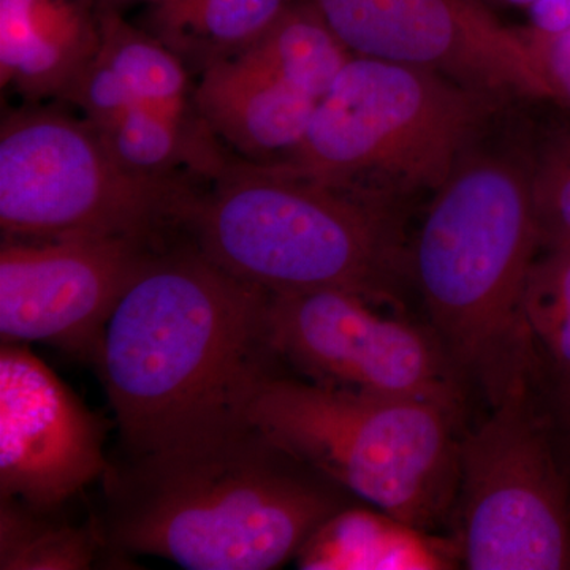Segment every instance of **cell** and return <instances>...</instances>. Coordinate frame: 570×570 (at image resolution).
I'll return each instance as SVG.
<instances>
[{
    "instance_id": "obj_1",
    "label": "cell",
    "mask_w": 570,
    "mask_h": 570,
    "mask_svg": "<svg viewBox=\"0 0 570 570\" xmlns=\"http://www.w3.org/2000/svg\"><path fill=\"white\" fill-rule=\"evenodd\" d=\"M104 489L108 549L193 570L279 568L351 505V493L239 414L121 452Z\"/></svg>"
},
{
    "instance_id": "obj_2",
    "label": "cell",
    "mask_w": 570,
    "mask_h": 570,
    "mask_svg": "<svg viewBox=\"0 0 570 570\" xmlns=\"http://www.w3.org/2000/svg\"><path fill=\"white\" fill-rule=\"evenodd\" d=\"M272 292L197 247L156 253L105 326L96 366L122 453L146 452L225 415L275 370Z\"/></svg>"
},
{
    "instance_id": "obj_3",
    "label": "cell",
    "mask_w": 570,
    "mask_h": 570,
    "mask_svg": "<svg viewBox=\"0 0 570 570\" xmlns=\"http://www.w3.org/2000/svg\"><path fill=\"white\" fill-rule=\"evenodd\" d=\"M482 137L434 193L409 268L453 366L482 379L498 403L524 385L523 296L540 238L534 154Z\"/></svg>"
},
{
    "instance_id": "obj_4",
    "label": "cell",
    "mask_w": 570,
    "mask_h": 570,
    "mask_svg": "<svg viewBox=\"0 0 570 570\" xmlns=\"http://www.w3.org/2000/svg\"><path fill=\"white\" fill-rule=\"evenodd\" d=\"M186 227L195 247L272 294L351 292L395 298L409 268L401 206L295 174L225 160Z\"/></svg>"
},
{
    "instance_id": "obj_5",
    "label": "cell",
    "mask_w": 570,
    "mask_h": 570,
    "mask_svg": "<svg viewBox=\"0 0 570 570\" xmlns=\"http://www.w3.org/2000/svg\"><path fill=\"white\" fill-rule=\"evenodd\" d=\"M236 411L296 460L412 527H433L452 501V409L273 370L245 390Z\"/></svg>"
},
{
    "instance_id": "obj_6",
    "label": "cell",
    "mask_w": 570,
    "mask_h": 570,
    "mask_svg": "<svg viewBox=\"0 0 570 570\" xmlns=\"http://www.w3.org/2000/svg\"><path fill=\"white\" fill-rule=\"evenodd\" d=\"M501 104L436 71L354 56L299 145L272 163L401 206L448 181Z\"/></svg>"
},
{
    "instance_id": "obj_7",
    "label": "cell",
    "mask_w": 570,
    "mask_h": 570,
    "mask_svg": "<svg viewBox=\"0 0 570 570\" xmlns=\"http://www.w3.org/2000/svg\"><path fill=\"white\" fill-rule=\"evenodd\" d=\"M198 194L179 176L124 167L88 119L14 111L0 127L3 236H126L154 242L187 225Z\"/></svg>"
},
{
    "instance_id": "obj_8",
    "label": "cell",
    "mask_w": 570,
    "mask_h": 570,
    "mask_svg": "<svg viewBox=\"0 0 570 570\" xmlns=\"http://www.w3.org/2000/svg\"><path fill=\"white\" fill-rule=\"evenodd\" d=\"M459 445L461 557L474 570L570 569L566 480L524 385Z\"/></svg>"
},
{
    "instance_id": "obj_9",
    "label": "cell",
    "mask_w": 570,
    "mask_h": 570,
    "mask_svg": "<svg viewBox=\"0 0 570 570\" xmlns=\"http://www.w3.org/2000/svg\"><path fill=\"white\" fill-rule=\"evenodd\" d=\"M351 292L272 294L269 343L277 358L318 384L430 401L455 411L459 389L439 337Z\"/></svg>"
},
{
    "instance_id": "obj_10",
    "label": "cell",
    "mask_w": 570,
    "mask_h": 570,
    "mask_svg": "<svg viewBox=\"0 0 570 570\" xmlns=\"http://www.w3.org/2000/svg\"><path fill=\"white\" fill-rule=\"evenodd\" d=\"M354 56L436 71L493 99H549L523 31L482 0H309Z\"/></svg>"
},
{
    "instance_id": "obj_11",
    "label": "cell",
    "mask_w": 570,
    "mask_h": 570,
    "mask_svg": "<svg viewBox=\"0 0 570 570\" xmlns=\"http://www.w3.org/2000/svg\"><path fill=\"white\" fill-rule=\"evenodd\" d=\"M154 254L126 236H2L3 343L40 341L96 362L108 318Z\"/></svg>"
},
{
    "instance_id": "obj_12",
    "label": "cell",
    "mask_w": 570,
    "mask_h": 570,
    "mask_svg": "<svg viewBox=\"0 0 570 570\" xmlns=\"http://www.w3.org/2000/svg\"><path fill=\"white\" fill-rule=\"evenodd\" d=\"M105 425L20 343L0 351V498L37 510L63 502L107 472Z\"/></svg>"
},
{
    "instance_id": "obj_13",
    "label": "cell",
    "mask_w": 570,
    "mask_h": 570,
    "mask_svg": "<svg viewBox=\"0 0 570 570\" xmlns=\"http://www.w3.org/2000/svg\"><path fill=\"white\" fill-rule=\"evenodd\" d=\"M99 48L94 0H0V78L28 100L66 99Z\"/></svg>"
},
{
    "instance_id": "obj_14",
    "label": "cell",
    "mask_w": 570,
    "mask_h": 570,
    "mask_svg": "<svg viewBox=\"0 0 570 570\" xmlns=\"http://www.w3.org/2000/svg\"><path fill=\"white\" fill-rule=\"evenodd\" d=\"M194 104L214 135L261 159L299 145L317 100L236 56L202 71Z\"/></svg>"
},
{
    "instance_id": "obj_15",
    "label": "cell",
    "mask_w": 570,
    "mask_h": 570,
    "mask_svg": "<svg viewBox=\"0 0 570 570\" xmlns=\"http://www.w3.org/2000/svg\"><path fill=\"white\" fill-rule=\"evenodd\" d=\"M461 547L384 510L347 505L314 531L296 554L309 570H442L455 568Z\"/></svg>"
},
{
    "instance_id": "obj_16",
    "label": "cell",
    "mask_w": 570,
    "mask_h": 570,
    "mask_svg": "<svg viewBox=\"0 0 570 570\" xmlns=\"http://www.w3.org/2000/svg\"><path fill=\"white\" fill-rule=\"evenodd\" d=\"M295 0H149L151 36L181 59L187 70L205 71L236 58L261 39Z\"/></svg>"
},
{
    "instance_id": "obj_17",
    "label": "cell",
    "mask_w": 570,
    "mask_h": 570,
    "mask_svg": "<svg viewBox=\"0 0 570 570\" xmlns=\"http://www.w3.org/2000/svg\"><path fill=\"white\" fill-rule=\"evenodd\" d=\"M96 129L112 156L135 174L178 176L176 170L184 165L212 179L225 164L200 118H175L135 104L116 121Z\"/></svg>"
},
{
    "instance_id": "obj_18",
    "label": "cell",
    "mask_w": 570,
    "mask_h": 570,
    "mask_svg": "<svg viewBox=\"0 0 570 570\" xmlns=\"http://www.w3.org/2000/svg\"><path fill=\"white\" fill-rule=\"evenodd\" d=\"M238 58L318 102L354 55L309 0H295Z\"/></svg>"
},
{
    "instance_id": "obj_19",
    "label": "cell",
    "mask_w": 570,
    "mask_h": 570,
    "mask_svg": "<svg viewBox=\"0 0 570 570\" xmlns=\"http://www.w3.org/2000/svg\"><path fill=\"white\" fill-rule=\"evenodd\" d=\"M100 48L97 58L116 71L138 102L175 118H190L189 77L178 56L151 36L137 31L110 3L97 2Z\"/></svg>"
},
{
    "instance_id": "obj_20",
    "label": "cell",
    "mask_w": 570,
    "mask_h": 570,
    "mask_svg": "<svg viewBox=\"0 0 570 570\" xmlns=\"http://www.w3.org/2000/svg\"><path fill=\"white\" fill-rule=\"evenodd\" d=\"M55 510H37L0 498V569H91L108 549L100 524L75 527L52 519Z\"/></svg>"
},
{
    "instance_id": "obj_21",
    "label": "cell",
    "mask_w": 570,
    "mask_h": 570,
    "mask_svg": "<svg viewBox=\"0 0 570 570\" xmlns=\"http://www.w3.org/2000/svg\"><path fill=\"white\" fill-rule=\"evenodd\" d=\"M528 335L549 355L570 390V245L535 258L523 296Z\"/></svg>"
},
{
    "instance_id": "obj_22",
    "label": "cell",
    "mask_w": 570,
    "mask_h": 570,
    "mask_svg": "<svg viewBox=\"0 0 570 570\" xmlns=\"http://www.w3.org/2000/svg\"><path fill=\"white\" fill-rule=\"evenodd\" d=\"M540 246L570 245V132L547 142L534 156L532 174Z\"/></svg>"
},
{
    "instance_id": "obj_23",
    "label": "cell",
    "mask_w": 570,
    "mask_h": 570,
    "mask_svg": "<svg viewBox=\"0 0 570 570\" xmlns=\"http://www.w3.org/2000/svg\"><path fill=\"white\" fill-rule=\"evenodd\" d=\"M66 100L78 105L85 111L86 119L99 129L116 121L135 104H140L116 71L97 56L91 66L82 71Z\"/></svg>"
},
{
    "instance_id": "obj_24",
    "label": "cell",
    "mask_w": 570,
    "mask_h": 570,
    "mask_svg": "<svg viewBox=\"0 0 570 570\" xmlns=\"http://www.w3.org/2000/svg\"><path fill=\"white\" fill-rule=\"evenodd\" d=\"M523 33L549 88L550 100L570 107V29L550 36L530 29Z\"/></svg>"
},
{
    "instance_id": "obj_25",
    "label": "cell",
    "mask_w": 570,
    "mask_h": 570,
    "mask_svg": "<svg viewBox=\"0 0 570 570\" xmlns=\"http://www.w3.org/2000/svg\"><path fill=\"white\" fill-rule=\"evenodd\" d=\"M530 11V31L558 33L570 29V0H538Z\"/></svg>"
},
{
    "instance_id": "obj_26",
    "label": "cell",
    "mask_w": 570,
    "mask_h": 570,
    "mask_svg": "<svg viewBox=\"0 0 570 570\" xmlns=\"http://www.w3.org/2000/svg\"><path fill=\"white\" fill-rule=\"evenodd\" d=\"M498 2L504 3V6L519 7V9H531L538 0H498Z\"/></svg>"
},
{
    "instance_id": "obj_27",
    "label": "cell",
    "mask_w": 570,
    "mask_h": 570,
    "mask_svg": "<svg viewBox=\"0 0 570 570\" xmlns=\"http://www.w3.org/2000/svg\"><path fill=\"white\" fill-rule=\"evenodd\" d=\"M566 403H568V417H569V428H570V390L566 392Z\"/></svg>"
},
{
    "instance_id": "obj_28",
    "label": "cell",
    "mask_w": 570,
    "mask_h": 570,
    "mask_svg": "<svg viewBox=\"0 0 570 570\" xmlns=\"http://www.w3.org/2000/svg\"><path fill=\"white\" fill-rule=\"evenodd\" d=\"M97 2L111 3V2H115V0H97ZM148 2H149V0H148Z\"/></svg>"
}]
</instances>
